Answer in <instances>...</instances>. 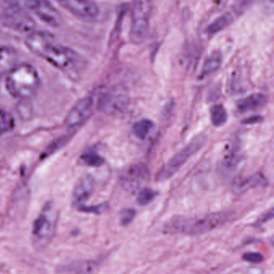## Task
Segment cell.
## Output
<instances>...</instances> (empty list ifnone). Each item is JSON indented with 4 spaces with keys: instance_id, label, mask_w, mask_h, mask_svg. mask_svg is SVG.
Returning a JSON list of instances; mask_svg holds the SVG:
<instances>
[{
    "instance_id": "8",
    "label": "cell",
    "mask_w": 274,
    "mask_h": 274,
    "mask_svg": "<svg viewBox=\"0 0 274 274\" xmlns=\"http://www.w3.org/2000/svg\"><path fill=\"white\" fill-rule=\"evenodd\" d=\"M149 180V169L144 164H129L121 170L119 175L121 188L131 193L140 192Z\"/></svg>"
},
{
    "instance_id": "10",
    "label": "cell",
    "mask_w": 274,
    "mask_h": 274,
    "mask_svg": "<svg viewBox=\"0 0 274 274\" xmlns=\"http://www.w3.org/2000/svg\"><path fill=\"white\" fill-rule=\"evenodd\" d=\"M93 98L85 97L80 99L69 110L65 117V124L68 128L74 129L86 122L93 113Z\"/></svg>"
},
{
    "instance_id": "15",
    "label": "cell",
    "mask_w": 274,
    "mask_h": 274,
    "mask_svg": "<svg viewBox=\"0 0 274 274\" xmlns=\"http://www.w3.org/2000/svg\"><path fill=\"white\" fill-rule=\"evenodd\" d=\"M267 102V97L263 93H256L236 101V109L241 113L254 111L264 107Z\"/></svg>"
},
{
    "instance_id": "13",
    "label": "cell",
    "mask_w": 274,
    "mask_h": 274,
    "mask_svg": "<svg viewBox=\"0 0 274 274\" xmlns=\"http://www.w3.org/2000/svg\"><path fill=\"white\" fill-rule=\"evenodd\" d=\"M94 179L90 174H86L79 179L72 193V204L75 208L80 211L85 207L86 202L94 191Z\"/></svg>"
},
{
    "instance_id": "7",
    "label": "cell",
    "mask_w": 274,
    "mask_h": 274,
    "mask_svg": "<svg viewBox=\"0 0 274 274\" xmlns=\"http://www.w3.org/2000/svg\"><path fill=\"white\" fill-rule=\"evenodd\" d=\"M130 105V97L121 85L112 87L103 93L97 104L99 110L109 116H120L126 112Z\"/></svg>"
},
{
    "instance_id": "4",
    "label": "cell",
    "mask_w": 274,
    "mask_h": 274,
    "mask_svg": "<svg viewBox=\"0 0 274 274\" xmlns=\"http://www.w3.org/2000/svg\"><path fill=\"white\" fill-rule=\"evenodd\" d=\"M59 209L53 201L45 203L41 212L35 219L31 231L33 245L43 249L50 244L54 238L59 220Z\"/></svg>"
},
{
    "instance_id": "3",
    "label": "cell",
    "mask_w": 274,
    "mask_h": 274,
    "mask_svg": "<svg viewBox=\"0 0 274 274\" xmlns=\"http://www.w3.org/2000/svg\"><path fill=\"white\" fill-rule=\"evenodd\" d=\"M40 85L41 78L37 69L27 63L16 65L5 79L7 91L20 101H30L37 94Z\"/></svg>"
},
{
    "instance_id": "6",
    "label": "cell",
    "mask_w": 274,
    "mask_h": 274,
    "mask_svg": "<svg viewBox=\"0 0 274 274\" xmlns=\"http://www.w3.org/2000/svg\"><path fill=\"white\" fill-rule=\"evenodd\" d=\"M153 9V2L149 0L133 3L129 37L131 42L134 45H140L145 41L149 31Z\"/></svg>"
},
{
    "instance_id": "23",
    "label": "cell",
    "mask_w": 274,
    "mask_h": 274,
    "mask_svg": "<svg viewBox=\"0 0 274 274\" xmlns=\"http://www.w3.org/2000/svg\"><path fill=\"white\" fill-rule=\"evenodd\" d=\"M157 196V192L151 188H144L140 190L137 197V203L141 206L151 204Z\"/></svg>"
},
{
    "instance_id": "9",
    "label": "cell",
    "mask_w": 274,
    "mask_h": 274,
    "mask_svg": "<svg viewBox=\"0 0 274 274\" xmlns=\"http://www.w3.org/2000/svg\"><path fill=\"white\" fill-rule=\"evenodd\" d=\"M4 22L9 29L21 33L34 32L36 22L29 13L16 5L9 6L4 13Z\"/></svg>"
},
{
    "instance_id": "25",
    "label": "cell",
    "mask_w": 274,
    "mask_h": 274,
    "mask_svg": "<svg viewBox=\"0 0 274 274\" xmlns=\"http://www.w3.org/2000/svg\"><path fill=\"white\" fill-rule=\"evenodd\" d=\"M242 259L244 261L248 262L250 264H260L263 260L264 257L263 254L257 252H248L244 253L242 256Z\"/></svg>"
},
{
    "instance_id": "5",
    "label": "cell",
    "mask_w": 274,
    "mask_h": 274,
    "mask_svg": "<svg viewBox=\"0 0 274 274\" xmlns=\"http://www.w3.org/2000/svg\"><path fill=\"white\" fill-rule=\"evenodd\" d=\"M207 138L205 135H198L193 138L184 148L176 153L173 157L164 164L156 174V180L163 182L169 180L170 178L179 172L182 167L195 154L200 152L205 145Z\"/></svg>"
},
{
    "instance_id": "21",
    "label": "cell",
    "mask_w": 274,
    "mask_h": 274,
    "mask_svg": "<svg viewBox=\"0 0 274 274\" xmlns=\"http://www.w3.org/2000/svg\"><path fill=\"white\" fill-rule=\"evenodd\" d=\"M211 121L216 127L223 126L228 121V113L222 105H215L211 109Z\"/></svg>"
},
{
    "instance_id": "17",
    "label": "cell",
    "mask_w": 274,
    "mask_h": 274,
    "mask_svg": "<svg viewBox=\"0 0 274 274\" xmlns=\"http://www.w3.org/2000/svg\"><path fill=\"white\" fill-rule=\"evenodd\" d=\"M18 55L14 48L0 46V77L7 75L17 65Z\"/></svg>"
},
{
    "instance_id": "28",
    "label": "cell",
    "mask_w": 274,
    "mask_h": 274,
    "mask_svg": "<svg viewBox=\"0 0 274 274\" xmlns=\"http://www.w3.org/2000/svg\"><path fill=\"white\" fill-rule=\"evenodd\" d=\"M107 209H108V204H98V205L89 206V207H88V206H85V207H84V208H82L80 210V212H89V213L92 212V213L100 214L105 212Z\"/></svg>"
},
{
    "instance_id": "27",
    "label": "cell",
    "mask_w": 274,
    "mask_h": 274,
    "mask_svg": "<svg viewBox=\"0 0 274 274\" xmlns=\"http://www.w3.org/2000/svg\"><path fill=\"white\" fill-rule=\"evenodd\" d=\"M32 106H31L29 101H21L19 104L18 112L20 117H25V119H28V117H31L32 114Z\"/></svg>"
},
{
    "instance_id": "19",
    "label": "cell",
    "mask_w": 274,
    "mask_h": 274,
    "mask_svg": "<svg viewBox=\"0 0 274 274\" xmlns=\"http://www.w3.org/2000/svg\"><path fill=\"white\" fill-rule=\"evenodd\" d=\"M99 264L94 260H85L78 262L69 267L72 274H95L99 268Z\"/></svg>"
},
{
    "instance_id": "22",
    "label": "cell",
    "mask_w": 274,
    "mask_h": 274,
    "mask_svg": "<svg viewBox=\"0 0 274 274\" xmlns=\"http://www.w3.org/2000/svg\"><path fill=\"white\" fill-rule=\"evenodd\" d=\"M15 127V119L13 115L5 109H0V134L9 133Z\"/></svg>"
},
{
    "instance_id": "20",
    "label": "cell",
    "mask_w": 274,
    "mask_h": 274,
    "mask_svg": "<svg viewBox=\"0 0 274 274\" xmlns=\"http://www.w3.org/2000/svg\"><path fill=\"white\" fill-rule=\"evenodd\" d=\"M153 121L149 119H142L137 122H135L134 125H133V134L140 140H145L150 132L153 129Z\"/></svg>"
},
{
    "instance_id": "2",
    "label": "cell",
    "mask_w": 274,
    "mask_h": 274,
    "mask_svg": "<svg viewBox=\"0 0 274 274\" xmlns=\"http://www.w3.org/2000/svg\"><path fill=\"white\" fill-rule=\"evenodd\" d=\"M231 216L232 215L228 212H216L193 217H175L164 225V232L200 236L225 224Z\"/></svg>"
},
{
    "instance_id": "1",
    "label": "cell",
    "mask_w": 274,
    "mask_h": 274,
    "mask_svg": "<svg viewBox=\"0 0 274 274\" xmlns=\"http://www.w3.org/2000/svg\"><path fill=\"white\" fill-rule=\"evenodd\" d=\"M25 43L32 53L45 59L58 69L69 70L80 64L81 59L75 51L58 45L53 35L47 32L40 31L29 33Z\"/></svg>"
},
{
    "instance_id": "18",
    "label": "cell",
    "mask_w": 274,
    "mask_h": 274,
    "mask_svg": "<svg viewBox=\"0 0 274 274\" xmlns=\"http://www.w3.org/2000/svg\"><path fill=\"white\" fill-rule=\"evenodd\" d=\"M232 21V17L229 13L222 15L207 27L206 33L209 37H212L214 35L217 34L218 33H220V31L227 28Z\"/></svg>"
},
{
    "instance_id": "29",
    "label": "cell",
    "mask_w": 274,
    "mask_h": 274,
    "mask_svg": "<svg viewBox=\"0 0 274 274\" xmlns=\"http://www.w3.org/2000/svg\"><path fill=\"white\" fill-rule=\"evenodd\" d=\"M260 121H261V117H259V116H255V117L246 118L244 121H243V123H244V124H253V123L259 122Z\"/></svg>"
},
{
    "instance_id": "16",
    "label": "cell",
    "mask_w": 274,
    "mask_h": 274,
    "mask_svg": "<svg viewBox=\"0 0 274 274\" xmlns=\"http://www.w3.org/2000/svg\"><path fill=\"white\" fill-rule=\"evenodd\" d=\"M223 64V55L219 50H215L206 58L200 70L199 78L204 80L216 73Z\"/></svg>"
},
{
    "instance_id": "14",
    "label": "cell",
    "mask_w": 274,
    "mask_h": 274,
    "mask_svg": "<svg viewBox=\"0 0 274 274\" xmlns=\"http://www.w3.org/2000/svg\"><path fill=\"white\" fill-rule=\"evenodd\" d=\"M267 184V180L261 172H256L252 176L244 179H239L234 182L232 191L236 195H241L249 190Z\"/></svg>"
},
{
    "instance_id": "12",
    "label": "cell",
    "mask_w": 274,
    "mask_h": 274,
    "mask_svg": "<svg viewBox=\"0 0 274 274\" xmlns=\"http://www.w3.org/2000/svg\"><path fill=\"white\" fill-rule=\"evenodd\" d=\"M59 3L61 6L74 15L75 17L84 21H94L98 17L100 13L98 5L92 1L64 0Z\"/></svg>"
},
{
    "instance_id": "26",
    "label": "cell",
    "mask_w": 274,
    "mask_h": 274,
    "mask_svg": "<svg viewBox=\"0 0 274 274\" xmlns=\"http://www.w3.org/2000/svg\"><path fill=\"white\" fill-rule=\"evenodd\" d=\"M136 216V212L131 208L123 210L120 216V222L123 226L129 225Z\"/></svg>"
},
{
    "instance_id": "24",
    "label": "cell",
    "mask_w": 274,
    "mask_h": 274,
    "mask_svg": "<svg viewBox=\"0 0 274 274\" xmlns=\"http://www.w3.org/2000/svg\"><path fill=\"white\" fill-rule=\"evenodd\" d=\"M81 160H82L84 164L89 166V167H93V168L101 167L105 162L101 156H99L98 154L93 152L83 154V156H81Z\"/></svg>"
},
{
    "instance_id": "11",
    "label": "cell",
    "mask_w": 274,
    "mask_h": 274,
    "mask_svg": "<svg viewBox=\"0 0 274 274\" xmlns=\"http://www.w3.org/2000/svg\"><path fill=\"white\" fill-rule=\"evenodd\" d=\"M27 8L33 12L43 22L50 26L57 27L61 24V15L50 2L43 0H30L25 2Z\"/></svg>"
}]
</instances>
